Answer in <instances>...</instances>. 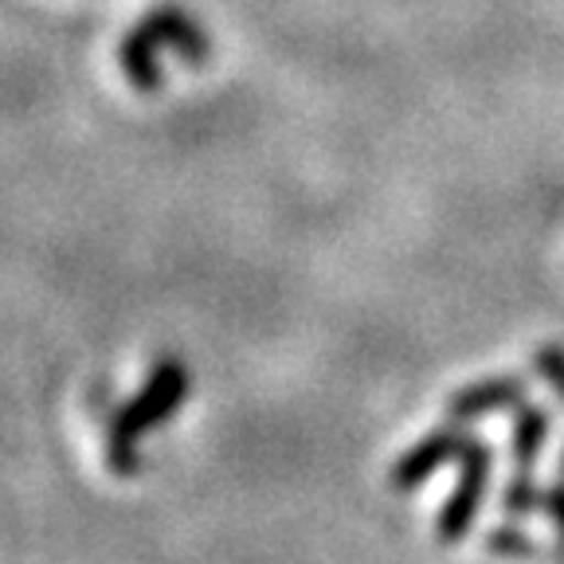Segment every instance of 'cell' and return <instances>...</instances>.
<instances>
[{"mask_svg": "<svg viewBox=\"0 0 564 564\" xmlns=\"http://www.w3.org/2000/svg\"><path fill=\"white\" fill-rule=\"evenodd\" d=\"M141 24L158 35L165 52H176V59L185 63V67H204V63H208V55H212L208 32H204L200 20L188 17L185 9L161 4V9H153Z\"/></svg>", "mask_w": 564, "mask_h": 564, "instance_id": "5b68a950", "label": "cell"}, {"mask_svg": "<svg viewBox=\"0 0 564 564\" xmlns=\"http://www.w3.org/2000/svg\"><path fill=\"white\" fill-rule=\"evenodd\" d=\"M533 369H538V377L564 400V345H556V341L538 345V349H533Z\"/></svg>", "mask_w": 564, "mask_h": 564, "instance_id": "30bf717a", "label": "cell"}, {"mask_svg": "<svg viewBox=\"0 0 564 564\" xmlns=\"http://www.w3.org/2000/svg\"><path fill=\"white\" fill-rule=\"evenodd\" d=\"M553 561H556V564H564V525H561V533H556V545H553Z\"/></svg>", "mask_w": 564, "mask_h": 564, "instance_id": "7c38bea8", "label": "cell"}, {"mask_svg": "<svg viewBox=\"0 0 564 564\" xmlns=\"http://www.w3.org/2000/svg\"><path fill=\"white\" fill-rule=\"evenodd\" d=\"M538 513H545V518L553 521L556 529L564 525V478H556V482L549 486L545 494H541V510Z\"/></svg>", "mask_w": 564, "mask_h": 564, "instance_id": "8fae6325", "label": "cell"}, {"mask_svg": "<svg viewBox=\"0 0 564 564\" xmlns=\"http://www.w3.org/2000/svg\"><path fill=\"white\" fill-rule=\"evenodd\" d=\"M525 392H529V380L518 377V372L486 377L467 388H458V392H451L447 415L458 423H470V420H482V415H494V412H513V408L525 400Z\"/></svg>", "mask_w": 564, "mask_h": 564, "instance_id": "277c9868", "label": "cell"}, {"mask_svg": "<svg viewBox=\"0 0 564 564\" xmlns=\"http://www.w3.org/2000/svg\"><path fill=\"white\" fill-rule=\"evenodd\" d=\"M470 440H475V435L463 432V423H458V420L443 423V427H432V432L423 435L415 447H408L404 455L392 463V470H388V486H392V490H400V494L415 490V486L427 482V478H432L443 463H451V458L463 455Z\"/></svg>", "mask_w": 564, "mask_h": 564, "instance_id": "3957f363", "label": "cell"}, {"mask_svg": "<svg viewBox=\"0 0 564 564\" xmlns=\"http://www.w3.org/2000/svg\"><path fill=\"white\" fill-rule=\"evenodd\" d=\"M556 478H564V451H561V458H556Z\"/></svg>", "mask_w": 564, "mask_h": 564, "instance_id": "4fadbf2b", "label": "cell"}, {"mask_svg": "<svg viewBox=\"0 0 564 564\" xmlns=\"http://www.w3.org/2000/svg\"><path fill=\"white\" fill-rule=\"evenodd\" d=\"M193 392V372L176 357H158L145 372V384L133 392L126 404L115 408L110 423H106V463L118 478H133L141 470L138 440L150 427H161L176 415V408L185 404Z\"/></svg>", "mask_w": 564, "mask_h": 564, "instance_id": "6da1fadb", "label": "cell"}, {"mask_svg": "<svg viewBox=\"0 0 564 564\" xmlns=\"http://www.w3.org/2000/svg\"><path fill=\"white\" fill-rule=\"evenodd\" d=\"M545 440H549V412L538 404H529V400H521V404L513 408V443H510L518 470H529L538 463Z\"/></svg>", "mask_w": 564, "mask_h": 564, "instance_id": "52a82bcc", "label": "cell"}, {"mask_svg": "<svg viewBox=\"0 0 564 564\" xmlns=\"http://www.w3.org/2000/svg\"><path fill=\"white\" fill-rule=\"evenodd\" d=\"M486 549L502 556H538V541L518 525H494L486 533Z\"/></svg>", "mask_w": 564, "mask_h": 564, "instance_id": "9c48e42d", "label": "cell"}, {"mask_svg": "<svg viewBox=\"0 0 564 564\" xmlns=\"http://www.w3.org/2000/svg\"><path fill=\"white\" fill-rule=\"evenodd\" d=\"M541 486L533 482V470H518V475L510 478V482L502 486V510L510 513V518H525V513L541 510Z\"/></svg>", "mask_w": 564, "mask_h": 564, "instance_id": "ba28073f", "label": "cell"}, {"mask_svg": "<svg viewBox=\"0 0 564 564\" xmlns=\"http://www.w3.org/2000/svg\"><path fill=\"white\" fill-rule=\"evenodd\" d=\"M490 467H494L490 447H486V443H478V440H470L467 451L458 455L455 490H451V498L443 502V510L435 513V541H443V545H458V541L470 533L478 510H482L486 482H490Z\"/></svg>", "mask_w": 564, "mask_h": 564, "instance_id": "7a4b0ae2", "label": "cell"}, {"mask_svg": "<svg viewBox=\"0 0 564 564\" xmlns=\"http://www.w3.org/2000/svg\"><path fill=\"white\" fill-rule=\"evenodd\" d=\"M161 52H165V47H161V40L145 24L130 28V32L122 35V44H118V67H122V75L133 83L138 95H158V90L165 87Z\"/></svg>", "mask_w": 564, "mask_h": 564, "instance_id": "8992f818", "label": "cell"}]
</instances>
